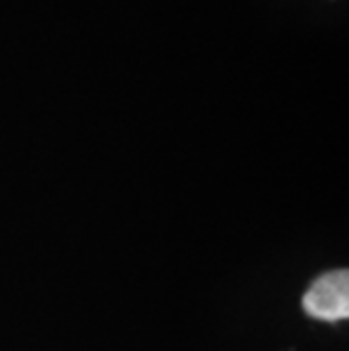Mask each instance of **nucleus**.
Instances as JSON below:
<instances>
[{
    "mask_svg": "<svg viewBox=\"0 0 349 351\" xmlns=\"http://www.w3.org/2000/svg\"><path fill=\"white\" fill-rule=\"evenodd\" d=\"M304 311L311 317L324 322H338L349 317V274L336 270L313 281L302 300Z\"/></svg>",
    "mask_w": 349,
    "mask_h": 351,
    "instance_id": "nucleus-1",
    "label": "nucleus"
}]
</instances>
